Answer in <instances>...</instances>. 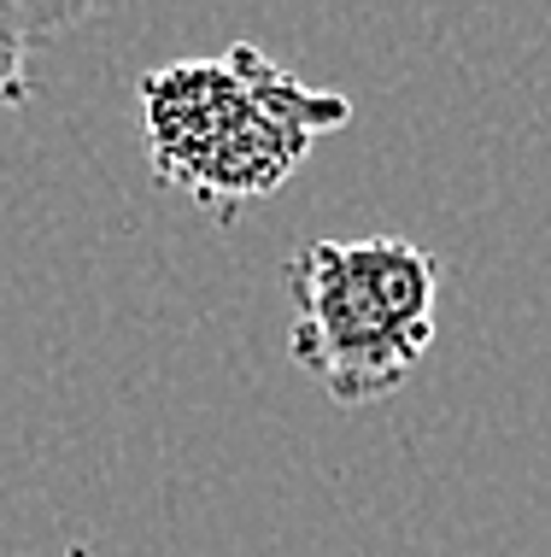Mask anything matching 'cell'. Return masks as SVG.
Returning <instances> with one entry per match:
<instances>
[{
    "label": "cell",
    "instance_id": "obj_1",
    "mask_svg": "<svg viewBox=\"0 0 551 557\" xmlns=\"http://www.w3.org/2000/svg\"><path fill=\"white\" fill-rule=\"evenodd\" d=\"M136 100L153 176L212 218L288 188L311 147L352 117L347 95L293 77L252 41L147 71Z\"/></svg>",
    "mask_w": 551,
    "mask_h": 557
},
{
    "label": "cell",
    "instance_id": "obj_2",
    "mask_svg": "<svg viewBox=\"0 0 551 557\" xmlns=\"http://www.w3.org/2000/svg\"><path fill=\"white\" fill-rule=\"evenodd\" d=\"M293 294L288 352L335 405H376L435 346L440 264L405 235L311 240L281 270Z\"/></svg>",
    "mask_w": 551,
    "mask_h": 557
},
{
    "label": "cell",
    "instance_id": "obj_3",
    "mask_svg": "<svg viewBox=\"0 0 551 557\" xmlns=\"http://www.w3.org/2000/svg\"><path fill=\"white\" fill-rule=\"evenodd\" d=\"M95 12L100 0H0V112L36 100L41 53Z\"/></svg>",
    "mask_w": 551,
    "mask_h": 557
},
{
    "label": "cell",
    "instance_id": "obj_4",
    "mask_svg": "<svg viewBox=\"0 0 551 557\" xmlns=\"http://www.w3.org/2000/svg\"><path fill=\"white\" fill-rule=\"evenodd\" d=\"M65 557H100V552H88V546H71Z\"/></svg>",
    "mask_w": 551,
    "mask_h": 557
}]
</instances>
